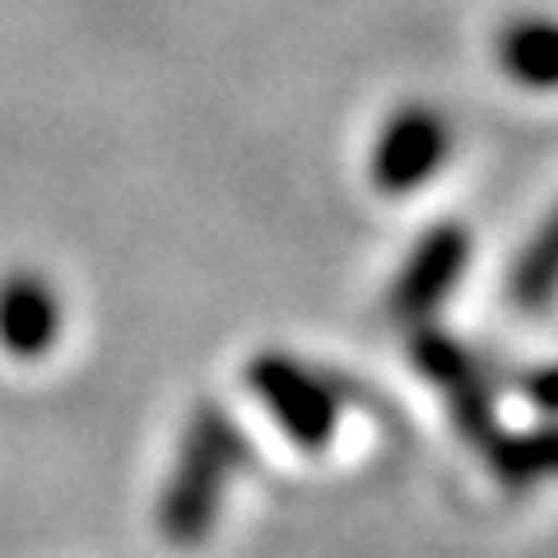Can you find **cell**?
Returning <instances> with one entry per match:
<instances>
[{"instance_id":"9c48e42d","label":"cell","mask_w":558,"mask_h":558,"mask_svg":"<svg viewBox=\"0 0 558 558\" xmlns=\"http://www.w3.org/2000/svg\"><path fill=\"white\" fill-rule=\"evenodd\" d=\"M488 457H494L498 475L508 484H535L545 475H558V424L517 433V438H494Z\"/></svg>"},{"instance_id":"3957f363","label":"cell","mask_w":558,"mask_h":558,"mask_svg":"<svg viewBox=\"0 0 558 558\" xmlns=\"http://www.w3.org/2000/svg\"><path fill=\"white\" fill-rule=\"evenodd\" d=\"M447 159H451V121L433 102H405L377 135L373 182L381 196H410Z\"/></svg>"},{"instance_id":"277c9868","label":"cell","mask_w":558,"mask_h":558,"mask_svg":"<svg viewBox=\"0 0 558 558\" xmlns=\"http://www.w3.org/2000/svg\"><path fill=\"white\" fill-rule=\"evenodd\" d=\"M470 266V229L461 219H442L433 223V229L424 233L410 247L405 266H400L396 284H391V317L396 322H428L433 312H438L451 289L461 284V275Z\"/></svg>"},{"instance_id":"6da1fadb","label":"cell","mask_w":558,"mask_h":558,"mask_svg":"<svg viewBox=\"0 0 558 558\" xmlns=\"http://www.w3.org/2000/svg\"><path fill=\"white\" fill-rule=\"evenodd\" d=\"M242 447L247 442H242V433H238V424L229 414L201 410L196 418H191L178 470H172L163 508H159V526H163L168 539L196 545V539L209 535L219 502H223V494H229L233 470L242 465Z\"/></svg>"},{"instance_id":"52a82bcc","label":"cell","mask_w":558,"mask_h":558,"mask_svg":"<svg viewBox=\"0 0 558 558\" xmlns=\"http://www.w3.org/2000/svg\"><path fill=\"white\" fill-rule=\"evenodd\" d=\"M498 61L508 80L531 94H558V20L521 14L498 33Z\"/></svg>"},{"instance_id":"5b68a950","label":"cell","mask_w":558,"mask_h":558,"mask_svg":"<svg viewBox=\"0 0 558 558\" xmlns=\"http://www.w3.org/2000/svg\"><path fill=\"white\" fill-rule=\"evenodd\" d=\"M410 354L414 363L424 368V377L447 396V410L457 418V428L465 433L470 442L488 447L498 438L494 428V391H488V381L480 373L475 354L461 344L442 336V330H414L410 336Z\"/></svg>"},{"instance_id":"8992f818","label":"cell","mask_w":558,"mask_h":558,"mask_svg":"<svg viewBox=\"0 0 558 558\" xmlns=\"http://www.w3.org/2000/svg\"><path fill=\"white\" fill-rule=\"evenodd\" d=\"M61 307L51 299L47 279L38 275H14L0 284V344L14 359H38L57 344Z\"/></svg>"},{"instance_id":"30bf717a","label":"cell","mask_w":558,"mask_h":558,"mask_svg":"<svg viewBox=\"0 0 558 558\" xmlns=\"http://www.w3.org/2000/svg\"><path fill=\"white\" fill-rule=\"evenodd\" d=\"M521 391H526V400H531L535 410L558 414V363H545V368L526 373V381H521Z\"/></svg>"},{"instance_id":"ba28073f","label":"cell","mask_w":558,"mask_h":558,"mask_svg":"<svg viewBox=\"0 0 558 558\" xmlns=\"http://www.w3.org/2000/svg\"><path fill=\"white\" fill-rule=\"evenodd\" d=\"M508 299L517 312H545L558 299V209L539 223L508 270Z\"/></svg>"},{"instance_id":"7a4b0ae2","label":"cell","mask_w":558,"mask_h":558,"mask_svg":"<svg viewBox=\"0 0 558 558\" xmlns=\"http://www.w3.org/2000/svg\"><path fill=\"white\" fill-rule=\"evenodd\" d=\"M247 387L256 400H266V410L279 428L289 433L303 451H322L330 442V433L340 424V400L326 381L303 368L289 354H260L247 363Z\"/></svg>"}]
</instances>
